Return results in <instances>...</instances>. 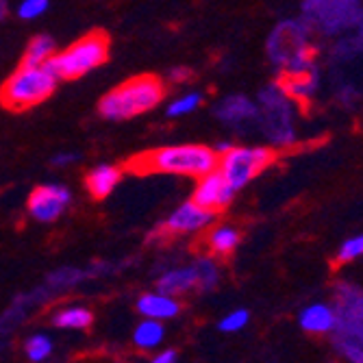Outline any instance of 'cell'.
Returning a JSON list of instances; mask_svg holds the SVG:
<instances>
[{"instance_id":"cell-25","label":"cell","mask_w":363,"mask_h":363,"mask_svg":"<svg viewBox=\"0 0 363 363\" xmlns=\"http://www.w3.org/2000/svg\"><path fill=\"white\" fill-rule=\"evenodd\" d=\"M359 257H363V233L346 240L337 250V261H342V263H350Z\"/></svg>"},{"instance_id":"cell-2","label":"cell","mask_w":363,"mask_h":363,"mask_svg":"<svg viewBox=\"0 0 363 363\" xmlns=\"http://www.w3.org/2000/svg\"><path fill=\"white\" fill-rule=\"evenodd\" d=\"M163 94H166V87H163L161 79L157 77L144 74V77L128 79L101 98L98 113L105 120H113V122L130 120L135 116L152 111L163 101Z\"/></svg>"},{"instance_id":"cell-1","label":"cell","mask_w":363,"mask_h":363,"mask_svg":"<svg viewBox=\"0 0 363 363\" xmlns=\"http://www.w3.org/2000/svg\"><path fill=\"white\" fill-rule=\"evenodd\" d=\"M220 155L216 148L203 144H181V146H161L142 152L126 163V170L133 174H174L201 179L218 168Z\"/></svg>"},{"instance_id":"cell-15","label":"cell","mask_w":363,"mask_h":363,"mask_svg":"<svg viewBox=\"0 0 363 363\" xmlns=\"http://www.w3.org/2000/svg\"><path fill=\"white\" fill-rule=\"evenodd\" d=\"M196 287H198V277H196L194 266L174 268V270L166 272L157 281V289L166 291L170 296H181V294H187V291H191Z\"/></svg>"},{"instance_id":"cell-19","label":"cell","mask_w":363,"mask_h":363,"mask_svg":"<svg viewBox=\"0 0 363 363\" xmlns=\"http://www.w3.org/2000/svg\"><path fill=\"white\" fill-rule=\"evenodd\" d=\"M55 57V40L48 35H35L30 40L22 63L24 65H42L48 63Z\"/></svg>"},{"instance_id":"cell-13","label":"cell","mask_w":363,"mask_h":363,"mask_svg":"<svg viewBox=\"0 0 363 363\" xmlns=\"http://www.w3.org/2000/svg\"><path fill=\"white\" fill-rule=\"evenodd\" d=\"M298 324L305 333H311V335L333 333L337 324V311L326 303H313L301 311Z\"/></svg>"},{"instance_id":"cell-7","label":"cell","mask_w":363,"mask_h":363,"mask_svg":"<svg viewBox=\"0 0 363 363\" xmlns=\"http://www.w3.org/2000/svg\"><path fill=\"white\" fill-rule=\"evenodd\" d=\"M72 201L70 189L63 185H40L28 196V216L42 224H50L61 218V213L68 209Z\"/></svg>"},{"instance_id":"cell-17","label":"cell","mask_w":363,"mask_h":363,"mask_svg":"<svg viewBox=\"0 0 363 363\" xmlns=\"http://www.w3.org/2000/svg\"><path fill=\"white\" fill-rule=\"evenodd\" d=\"M207 244H209V250L213 255L226 257V255H230L238 248V244H240V230L235 226H228V224L216 226L209 233Z\"/></svg>"},{"instance_id":"cell-5","label":"cell","mask_w":363,"mask_h":363,"mask_svg":"<svg viewBox=\"0 0 363 363\" xmlns=\"http://www.w3.org/2000/svg\"><path fill=\"white\" fill-rule=\"evenodd\" d=\"M259 118L266 138L277 146H289L296 140L294 103L283 85H268L259 94Z\"/></svg>"},{"instance_id":"cell-23","label":"cell","mask_w":363,"mask_h":363,"mask_svg":"<svg viewBox=\"0 0 363 363\" xmlns=\"http://www.w3.org/2000/svg\"><path fill=\"white\" fill-rule=\"evenodd\" d=\"M24 352H26L28 361H35V363L46 361L52 354V342L46 335H42V333L30 335L26 340V344H24Z\"/></svg>"},{"instance_id":"cell-24","label":"cell","mask_w":363,"mask_h":363,"mask_svg":"<svg viewBox=\"0 0 363 363\" xmlns=\"http://www.w3.org/2000/svg\"><path fill=\"white\" fill-rule=\"evenodd\" d=\"M248 320H250V313L246 309H235V311L226 313L218 322V328H220L222 333H240L242 328L248 324Z\"/></svg>"},{"instance_id":"cell-22","label":"cell","mask_w":363,"mask_h":363,"mask_svg":"<svg viewBox=\"0 0 363 363\" xmlns=\"http://www.w3.org/2000/svg\"><path fill=\"white\" fill-rule=\"evenodd\" d=\"M285 91L291 96V98H305V96H311L315 91V70L313 72H307V74H296V77H289L285 81Z\"/></svg>"},{"instance_id":"cell-8","label":"cell","mask_w":363,"mask_h":363,"mask_svg":"<svg viewBox=\"0 0 363 363\" xmlns=\"http://www.w3.org/2000/svg\"><path fill=\"white\" fill-rule=\"evenodd\" d=\"M305 48H309L307 46V33L298 22H291V20L277 26L270 42H268L270 59L274 65H281V68H285V65L289 63V59L296 57Z\"/></svg>"},{"instance_id":"cell-10","label":"cell","mask_w":363,"mask_h":363,"mask_svg":"<svg viewBox=\"0 0 363 363\" xmlns=\"http://www.w3.org/2000/svg\"><path fill=\"white\" fill-rule=\"evenodd\" d=\"M233 196H235V189L226 183L222 172L216 168V170H211L205 177L198 179L196 189L191 194V201H196L198 205H203L211 211H220L226 205H230Z\"/></svg>"},{"instance_id":"cell-12","label":"cell","mask_w":363,"mask_h":363,"mask_svg":"<svg viewBox=\"0 0 363 363\" xmlns=\"http://www.w3.org/2000/svg\"><path fill=\"white\" fill-rule=\"evenodd\" d=\"M138 313L142 318H152V320H170L181 313V303L177 301V296H170L166 291H150L140 296V301L135 305Z\"/></svg>"},{"instance_id":"cell-4","label":"cell","mask_w":363,"mask_h":363,"mask_svg":"<svg viewBox=\"0 0 363 363\" xmlns=\"http://www.w3.org/2000/svg\"><path fill=\"white\" fill-rule=\"evenodd\" d=\"M109 57V35L103 30H91L87 35L79 38L65 50L55 52L50 59L52 70L61 81L81 79L107 61Z\"/></svg>"},{"instance_id":"cell-27","label":"cell","mask_w":363,"mask_h":363,"mask_svg":"<svg viewBox=\"0 0 363 363\" xmlns=\"http://www.w3.org/2000/svg\"><path fill=\"white\" fill-rule=\"evenodd\" d=\"M77 159H79L77 152H59V155H55L50 159V163H52V166H57V168H63V166H70V163H74Z\"/></svg>"},{"instance_id":"cell-20","label":"cell","mask_w":363,"mask_h":363,"mask_svg":"<svg viewBox=\"0 0 363 363\" xmlns=\"http://www.w3.org/2000/svg\"><path fill=\"white\" fill-rule=\"evenodd\" d=\"M194 268H196V277H198V289H213L220 281V270L216 266V261L211 257H203V259H198L194 263Z\"/></svg>"},{"instance_id":"cell-21","label":"cell","mask_w":363,"mask_h":363,"mask_svg":"<svg viewBox=\"0 0 363 363\" xmlns=\"http://www.w3.org/2000/svg\"><path fill=\"white\" fill-rule=\"evenodd\" d=\"M203 105V94L201 91H189L185 96H179L177 101L170 103L168 107V118H183V116H189L194 111H198Z\"/></svg>"},{"instance_id":"cell-18","label":"cell","mask_w":363,"mask_h":363,"mask_svg":"<svg viewBox=\"0 0 363 363\" xmlns=\"http://www.w3.org/2000/svg\"><path fill=\"white\" fill-rule=\"evenodd\" d=\"M91 320H94V315L85 307H65L52 318L55 326L70 328V331H83V328H89Z\"/></svg>"},{"instance_id":"cell-28","label":"cell","mask_w":363,"mask_h":363,"mask_svg":"<svg viewBox=\"0 0 363 363\" xmlns=\"http://www.w3.org/2000/svg\"><path fill=\"white\" fill-rule=\"evenodd\" d=\"M177 359H179V354H177V350H174V348L161 350L159 354H155V357H152V361H155V363H174Z\"/></svg>"},{"instance_id":"cell-3","label":"cell","mask_w":363,"mask_h":363,"mask_svg":"<svg viewBox=\"0 0 363 363\" xmlns=\"http://www.w3.org/2000/svg\"><path fill=\"white\" fill-rule=\"evenodd\" d=\"M59 77L50 61L42 65H20L0 87V105L9 111H26L42 105L59 85Z\"/></svg>"},{"instance_id":"cell-11","label":"cell","mask_w":363,"mask_h":363,"mask_svg":"<svg viewBox=\"0 0 363 363\" xmlns=\"http://www.w3.org/2000/svg\"><path fill=\"white\" fill-rule=\"evenodd\" d=\"M213 113L226 126H242V124H248L259 118V105L242 94H233V96L222 98V101L216 105Z\"/></svg>"},{"instance_id":"cell-16","label":"cell","mask_w":363,"mask_h":363,"mask_svg":"<svg viewBox=\"0 0 363 363\" xmlns=\"http://www.w3.org/2000/svg\"><path fill=\"white\" fill-rule=\"evenodd\" d=\"M163 324L161 320H152V318H146L142 320L138 326H135V333H133V344L140 348V350H157L163 342Z\"/></svg>"},{"instance_id":"cell-14","label":"cell","mask_w":363,"mask_h":363,"mask_svg":"<svg viewBox=\"0 0 363 363\" xmlns=\"http://www.w3.org/2000/svg\"><path fill=\"white\" fill-rule=\"evenodd\" d=\"M120 179H122V170L118 166L103 163V166H96L94 170L87 172L85 189L89 191L91 198H96V201H103V198H107L118 187Z\"/></svg>"},{"instance_id":"cell-26","label":"cell","mask_w":363,"mask_h":363,"mask_svg":"<svg viewBox=\"0 0 363 363\" xmlns=\"http://www.w3.org/2000/svg\"><path fill=\"white\" fill-rule=\"evenodd\" d=\"M50 0H22L18 7V18L22 20H38L48 11Z\"/></svg>"},{"instance_id":"cell-6","label":"cell","mask_w":363,"mask_h":363,"mask_svg":"<svg viewBox=\"0 0 363 363\" xmlns=\"http://www.w3.org/2000/svg\"><path fill=\"white\" fill-rule=\"evenodd\" d=\"M274 161V152L266 146H230L218 159V170L235 191L246 187Z\"/></svg>"},{"instance_id":"cell-29","label":"cell","mask_w":363,"mask_h":363,"mask_svg":"<svg viewBox=\"0 0 363 363\" xmlns=\"http://www.w3.org/2000/svg\"><path fill=\"white\" fill-rule=\"evenodd\" d=\"M189 74H191V70H189V68H174V70L170 72V79H172V81H177V83H181V81L189 79Z\"/></svg>"},{"instance_id":"cell-9","label":"cell","mask_w":363,"mask_h":363,"mask_svg":"<svg viewBox=\"0 0 363 363\" xmlns=\"http://www.w3.org/2000/svg\"><path fill=\"white\" fill-rule=\"evenodd\" d=\"M213 218H216V211L198 205L196 201H187L168 216V220L163 222V230H166V233H177V235L196 233V230L207 228L213 222Z\"/></svg>"},{"instance_id":"cell-30","label":"cell","mask_w":363,"mask_h":363,"mask_svg":"<svg viewBox=\"0 0 363 363\" xmlns=\"http://www.w3.org/2000/svg\"><path fill=\"white\" fill-rule=\"evenodd\" d=\"M7 16V0H0V20Z\"/></svg>"}]
</instances>
